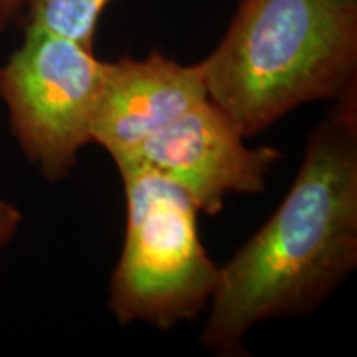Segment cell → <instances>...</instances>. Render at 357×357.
Masks as SVG:
<instances>
[{
  "mask_svg": "<svg viewBox=\"0 0 357 357\" xmlns=\"http://www.w3.org/2000/svg\"><path fill=\"white\" fill-rule=\"evenodd\" d=\"M357 98L342 96L306 146L273 215L225 265L200 341L243 354V337L270 318L312 312L357 265Z\"/></svg>",
  "mask_w": 357,
  "mask_h": 357,
  "instance_id": "obj_1",
  "label": "cell"
},
{
  "mask_svg": "<svg viewBox=\"0 0 357 357\" xmlns=\"http://www.w3.org/2000/svg\"><path fill=\"white\" fill-rule=\"evenodd\" d=\"M200 70L245 137L298 106L356 89L357 0H240Z\"/></svg>",
  "mask_w": 357,
  "mask_h": 357,
  "instance_id": "obj_2",
  "label": "cell"
},
{
  "mask_svg": "<svg viewBox=\"0 0 357 357\" xmlns=\"http://www.w3.org/2000/svg\"><path fill=\"white\" fill-rule=\"evenodd\" d=\"M126 197L123 252L109 283V310L121 324L171 329L212 300L218 266L199 236L197 208L166 176L139 164L118 167Z\"/></svg>",
  "mask_w": 357,
  "mask_h": 357,
  "instance_id": "obj_3",
  "label": "cell"
},
{
  "mask_svg": "<svg viewBox=\"0 0 357 357\" xmlns=\"http://www.w3.org/2000/svg\"><path fill=\"white\" fill-rule=\"evenodd\" d=\"M101 77L93 48L43 32H25L0 66V98L13 136L47 181L68 176L91 142Z\"/></svg>",
  "mask_w": 357,
  "mask_h": 357,
  "instance_id": "obj_4",
  "label": "cell"
},
{
  "mask_svg": "<svg viewBox=\"0 0 357 357\" xmlns=\"http://www.w3.org/2000/svg\"><path fill=\"white\" fill-rule=\"evenodd\" d=\"M245 136L215 102L200 101L154 134L116 167L139 164L166 176L208 215L222 212L230 194H260L281 159L276 147H247Z\"/></svg>",
  "mask_w": 357,
  "mask_h": 357,
  "instance_id": "obj_5",
  "label": "cell"
},
{
  "mask_svg": "<svg viewBox=\"0 0 357 357\" xmlns=\"http://www.w3.org/2000/svg\"><path fill=\"white\" fill-rule=\"evenodd\" d=\"M207 98L199 63L181 65L158 52L102 61L91 142L118 164Z\"/></svg>",
  "mask_w": 357,
  "mask_h": 357,
  "instance_id": "obj_6",
  "label": "cell"
},
{
  "mask_svg": "<svg viewBox=\"0 0 357 357\" xmlns=\"http://www.w3.org/2000/svg\"><path fill=\"white\" fill-rule=\"evenodd\" d=\"M113 0H26L25 32H43L93 48L101 13Z\"/></svg>",
  "mask_w": 357,
  "mask_h": 357,
  "instance_id": "obj_7",
  "label": "cell"
},
{
  "mask_svg": "<svg viewBox=\"0 0 357 357\" xmlns=\"http://www.w3.org/2000/svg\"><path fill=\"white\" fill-rule=\"evenodd\" d=\"M22 223V213L13 204L0 200V248L13 238Z\"/></svg>",
  "mask_w": 357,
  "mask_h": 357,
  "instance_id": "obj_8",
  "label": "cell"
},
{
  "mask_svg": "<svg viewBox=\"0 0 357 357\" xmlns=\"http://www.w3.org/2000/svg\"><path fill=\"white\" fill-rule=\"evenodd\" d=\"M26 0H0V33L6 32L13 20L20 17Z\"/></svg>",
  "mask_w": 357,
  "mask_h": 357,
  "instance_id": "obj_9",
  "label": "cell"
}]
</instances>
